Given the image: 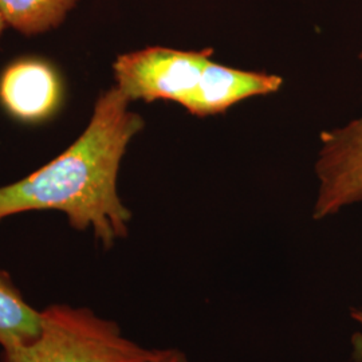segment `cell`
Here are the masks:
<instances>
[{"instance_id": "6da1fadb", "label": "cell", "mask_w": 362, "mask_h": 362, "mask_svg": "<svg viewBox=\"0 0 362 362\" xmlns=\"http://www.w3.org/2000/svg\"><path fill=\"white\" fill-rule=\"evenodd\" d=\"M129 105L116 86L103 91L77 141L33 175L0 187V223L31 211H58L74 230L91 231L106 250L125 239L133 215L117 191L118 170L145 125Z\"/></svg>"}, {"instance_id": "7a4b0ae2", "label": "cell", "mask_w": 362, "mask_h": 362, "mask_svg": "<svg viewBox=\"0 0 362 362\" xmlns=\"http://www.w3.org/2000/svg\"><path fill=\"white\" fill-rule=\"evenodd\" d=\"M158 351L124 336L119 325L89 308L54 303L40 310L38 336L1 350V362H155Z\"/></svg>"}, {"instance_id": "3957f363", "label": "cell", "mask_w": 362, "mask_h": 362, "mask_svg": "<svg viewBox=\"0 0 362 362\" xmlns=\"http://www.w3.org/2000/svg\"><path fill=\"white\" fill-rule=\"evenodd\" d=\"M212 55L209 47L184 52L163 46L121 54L113 64L116 88L130 103L168 101L187 110Z\"/></svg>"}, {"instance_id": "277c9868", "label": "cell", "mask_w": 362, "mask_h": 362, "mask_svg": "<svg viewBox=\"0 0 362 362\" xmlns=\"http://www.w3.org/2000/svg\"><path fill=\"white\" fill-rule=\"evenodd\" d=\"M321 143L315 164L320 189L313 208L314 220L362 203V117L344 128L322 132Z\"/></svg>"}, {"instance_id": "5b68a950", "label": "cell", "mask_w": 362, "mask_h": 362, "mask_svg": "<svg viewBox=\"0 0 362 362\" xmlns=\"http://www.w3.org/2000/svg\"><path fill=\"white\" fill-rule=\"evenodd\" d=\"M284 78L266 71H246L208 59L187 112L194 117L218 116L233 105L279 90Z\"/></svg>"}, {"instance_id": "8992f818", "label": "cell", "mask_w": 362, "mask_h": 362, "mask_svg": "<svg viewBox=\"0 0 362 362\" xmlns=\"http://www.w3.org/2000/svg\"><path fill=\"white\" fill-rule=\"evenodd\" d=\"M61 100V83L52 66L22 59L0 77V101L13 117L38 122L52 116Z\"/></svg>"}, {"instance_id": "52a82bcc", "label": "cell", "mask_w": 362, "mask_h": 362, "mask_svg": "<svg viewBox=\"0 0 362 362\" xmlns=\"http://www.w3.org/2000/svg\"><path fill=\"white\" fill-rule=\"evenodd\" d=\"M40 329V310L27 302L8 272L0 269V348L31 342Z\"/></svg>"}, {"instance_id": "ba28073f", "label": "cell", "mask_w": 362, "mask_h": 362, "mask_svg": "<svg viewBox=\"0 0 362 362\" xmlns=\"http://www.w3.org/2000/svg\"><path fill=\"white\" fill-rule=\"evenodd\" d=\"M79 0H0L7 26L34 37L61 26Z\"/></svg>"}, {"instance_id": "9c48e42d", "label": "cell", "mask_w": 362, "mask_h": 362, "mask_svg": "<svg viewBox=\"0 0 362 362\" xmlns=\"http://www.w3.org/2000/svg\"><path fill=\"white\" fill-rule=\"evenodd\" d=\"M350 318L358 325V330L350 338L351 345V361L362 362V308H351Z\"/></svg>"}, {"instance_id": "30bf717a", "label": "cell", "mask_w": 362, "mask_h": 362, "mask_svg": "<svg viewBox=\"0 0 362 362\" xmlns=\"http://www.w3.org/2000/svg\"><path fill=\"white\" fill-rule=\"evenodd\" d=\"M155 362H189L184 351L179 349H160Z\"/></svg>"}, {"instance_id": "8fae6325", "label": "cell", "mask_w": 362, "mask_h": 362, "mask_svg": "<svg viewBox=\"0 0 362 362\" xmlns=\"http://www.w3.org/2000/svg\"><path fill=\"white\" fill-rule=\"evenodd\" d=\"M7 27V23H6V21H4V16H3V13H1V10H0V38H1V35H3V31H4V28Z\"/></svg>"}, {"instance_id": "7c38bea8", "label": "cell", "mask_w": 362, "mask_h": 362, "mask_svg": "<svg viewBox=\"0 0 362 362\" xmlns=\"http://www.w3.org/2000/svg\"><path fill=\"white\" fill-rule=\"evenodd\" d=\"M360 59H361V61H362V50H361V52H360Z\"/></svg>"}]
</instances>
